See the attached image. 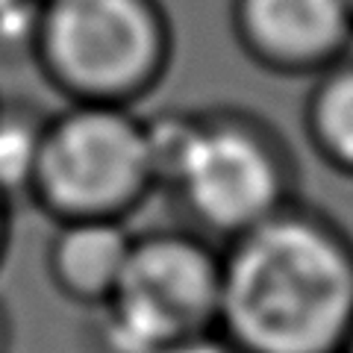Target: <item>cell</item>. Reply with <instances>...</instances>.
I'll return each mask as SVG.
<instances>
[{"mask_svg":"<svg viewBox=\"0 0 353 353\" xmlns=\"http://www.w3.org/2000/svg\"><path fill=\"white\" fill-rule=\"evenodd\" d=\"M218 330L245 353H345L353 333V233L297 197L224 241Z\"/></svg>","mask_w":353,"mask_h":353,"instance_id":"6da1fadb","label":"cell"},{"mask_svg":"<svg viewBox=\"0 0 353 353\" xmlns=\"http://www.w3.org/2000/svg\"><path fill=\"white\" fill-rule=\"evenodd\" d=\"M157 192L185 227L224 241L248 233L301 197V168L285 136L245 106L165 109L148 115Z\"/></svg>","mask_w":353,"mask_h":353,"instance_id":"7a4b0ae2","label":"cell"},{"mask_svg":"<svg viewBox=\"0 0 353 353\" xmlns=\"http://www.w3.org/2000/svg\"><path fill=\"white\" fill-rule=\"evenodd\" d=\"M174 48L162 0H41L27 59L65 103L139 109L168 80Z\"/></svg>","mask_w":353,"mask_h":353,"instance_id":"3957f363","label":"cell"},{"mask_svg":"<svg viewBox=\"0 0 353 353\" xmlns=\"http://www.w3.org/2000/svg\"><path fill=\"white\" fill-rule=\"evenodd\" d=\"M157 194L148 115L136 106L62 103L44 121L27 203L44 218H115Z\"/></svg>","mask_w":353,"mask_h":353,"instance_id":"277c9868","label":"cell"},{"mask_svg":"<svg viewBox=\"0 0 353 353\" xmlns=\"http://www.w3.org/2000/svg\"><path fill=\"white\" fill-rule=\"evenodd\" d=\"M221 245L192 227L132 236L124 274L92 312L97 353H165L218 330Z\"/></svg>","mask_w":353,"mask_h":353,"instance_id":"5b68a950","label":"cell"},{"mask_svg":"<svg viewBox=\"0 0 353 353\" xmlns=\"http://www.w3.org/2000/svg\"><path fill=\"white\" fill-rule=\"evenodd\" d=\"M239 53L262 74L312 80L353 53L350 0H230Z\"/></svg>","mask_w":353,"mask_h":353,"instance_id":"8992f818","label":"cell"},{"mask_svg":"<svg viewBox=\"0 0 353 353\" xmlns=\"http://www.w3.org/2000/svg\"><path fill=\"white\" fill-rule=\"evenodd\" d=\"M132 236L136 230L115 218L53 221V233L44 245V277L50 289L65 303L94 312L124 274Z\"/></svg>","mask_w":353,"mask_h":353,"instance_id":"52a82bcc","label":"cell"},{"mask_svg":"<svg viewBox=\"0 0 353 353\" xmlns=\"http://www.w3.org/2000/svg\"><path fill=\"white\" fill-rule=\"evenodd\" d=\"M301 130L327 171L353 180V53L309 80Z\"/></svg>","mask_w":353,"mask_h":353,"instance_id":"ba28073f","label":"cell"},{"mask_svg":"<svg viewBox=\"0 0 353 353\" xmlns=\"http://www.w3.org/2000/svg\"><path fill=\"white\" fill-rule=\"evenodd\" d=\"M48 112L32 101L0 97V194L12 203H27Z\"/></svg>","mask_w":353,"mask_h":353,"instance_id":"9c48e42d","label":"cell"},{"mask_svg":"<svg viewBox=\"0 0 353 353\" xmlns=\"http://www.w3.org/2000/svg\"><path fill=\"white\" fill-rule=\"evenodd\" d=\"M41 0H0V50L30 57Z\"/></svg>","mask_w":353,"mask_h":353,"instance_id":"30bf717a","label":"cell"},{"mask_svg":"<svg viewBox=\"0 0 353 353\" xmlns=\"http://www.w3.org/2000/svg\"><path fill=\"white\" fill-rule=\"evenodd\" d=\"M165 353H245L236 341H230L221 330H209V333H201V336H192L174 345L171 350Z\"/></svg>","mask_w":353,"mask_h":353,"instance_id":"8fae6325","label":"cell"},{"mask_svg":"<svg viewBox=\"0 0 353 353\" xmlns=\"http://www.w3.org/2000/svg\"><path fill=\"white\" fill-rule=\"evenodd\" d=\"M12 212H15V203L0 194V268H3V262L9 256V245H12Z\"/></svg>","mask_w":353,"mask_h":353,"instance_id":"7c38bea8","label":"cell"},{"mask_svg":"<svg viewBox=\"0 0 353 353\" xmlns=\"http://www.w3.org/2000/svg\"><path fill=\"white\" fill-rule=\"evenodd\" d=\"M9 345H12V318L6 303L0 301V353H9Z\"/></svg>","mask_w":353,"mask_h":353,"instance_id":"4fadbf2b","label":"cell"},{"mask_svg":"<svg viewBox=\"0 0 353 353\" xmlns=\"http://www.w3.org/2000/svg\"><path fill=\"white\" fill-rule=\"evenodd\" d=\"M345 353H353V333H350V339H347V347H345Z\"/></svg>","mask_w":353,"mask_h":353,"instance_id":"5bb4252c","label":"cell"},{"mask_svg":"<svg viewBox=\"0 0 353 353\" xmlns=\"http://www.w3.org/2000/svg\"><path fill=\"white\" fill-rule=\"evenodd\" d=\"M350 9H353V0H350Z\"/></svg>","mask_w":353,"mask_h":353,"instance_id":"9a60e30c","label":"cell"},{"mask_svg":"<svg viewBox=\"0 0 353 353\" xmlns=\"http://www.w3.org/2000/svg\"><path fill=\"white\" fill-rule=\"evenodd\" d=\"M0 97H3V94H0Z\"/></svg>","mask_w":353,"mask_h":353,"instance_id":"2e32d148","label":"cell"}]
</instances>
